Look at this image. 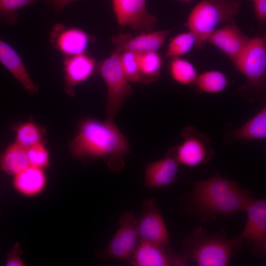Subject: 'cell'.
I'll return each instance as SVG.
<instances>
[{
    "instance_id": "obj_13",
    "label": "cell",
    "mask_w": 266,
    "mask_h": 266,
    "mask_svg": "<svg viewBox=\"0 0 266 266\" xmlns=\"http://www.w3.org/2000/svg\"><path fill=\"white\" fill-rule=\"evenodd\" d=\"M180 165L174 147L170 148L163 158L146 165L144 187L156 188L171 185L176 180Z\"/></svg>"
},
{
    "instance_id": "obj_33",
    "label": "cell",
    "mask_w": 266,
    "mask_h": 266,
    "mask_svg": "<svg viewBox=\"0 0 266 266\" xmlns=\"http://www.w3.org/2000/svg\"><path fill=\"white\" fill-rule=\"evenodd\" d=\"M180 0L185 2L190 3L191 2L192 0Z\"/></svg>"
},
{
    "instance_id": "obj_4",
    "label": "cell",
    "mask_w": 266,
    "mask_h": 266,
    "mask_svg": "<svg viewBox=\"0 0 266 266\" xmlns=\"http://www.w3.org/2000/svg\"><path fill=\"white\" fill-rule=\"evenodd\" d=\"M240 7L238 0H200L190 11L185 23L196 37V46L202 49L219 24L234 20Z\"/></svg>"
},
{
    "instance_id": "obj_29",
    "label": "cell",
    "mask_w": 266,
    "mask_h": 266,
    "mask_svg": "<svg viewBox=\"0 0 266 266\" xmlns=\"http://www.w3.org/2000/svg\"><path fill=\"white\" fill-rule=\"evenodd\" d=\"M30 166L42 168L48 165L49 155L40 142L27 149Z\"/></svg>"
},
{
    "instance_id": "obj_6",
    "label": "cell",
    "mask_w": 266,
    "mask_h": 266,
    "mask_svg": "<svg viewBox=\"0 0 266 266\" xmlns=\"http://www.w3.org/2000/svg\"><path fill=\"white\" fill-rule=\"evenodd\" d=\"M233 64L250 84L255 87L264 84L266 75V36L257 35L250 37Z\"/></svg>"
},
{
    "instance_id": "obj_14",
    "label": "cell",
    "mask_w": 266,
    "mask_h": 266,
    "mask_svg": "<svg viewBox=\"0 0 266 266\" xmlns=\"http://www.w3.org/2000/svg\"><path fill=\"white\" fill-rule=\"evenodd\" d=\"M169 30L141 33L136 35L122 33L112 38L115 49L121 52L130 51L139 54L158 51L170 34Z\"/></svg>"
},
{
    "instance_id": "obj_30",
    "label": "cell",
    "mask_w": 266,
    "mask_h": 266,
    "mask_svg": "<svg viewBox=\"0 0 266 266\" xmlns=\"http://www.w3.org/2000/svg\"><path fill=\"white\" fill-rule=\"evenodd\" d=\"M21 250L19 244H15L12 249L7 254L6 266H25L20 256Z\"/></svg>"
},
{
    "instance_id": "obj_20",
    "label": "cell",
    "mask_w": 266,
    "mask_h": 266,
    "mask_svg": "<svg viewBox=\"0 0 266 266\" xmlns=\"http://www.w3.org/2000/svg\"><path fill=\"white\" fill-rule=\"evenodd\" d=\"M46 183L42 168L29 166L14 175L13 185L20 193L27 196L36 195L42 190Z\"/></svg>"
},
{
    "instance_id": "obj_28",
    "label": "cell",
    "mask_w": 266,
    "mask_h": 266,
    "mask_svg": "<svg viewBox=\"0 0 266 266\" xmlns=\"http://www.w3.org/2000/svg\"><path fill=\"white\" fill-rule=\"evenodd\" d=\"M40 133L35 125L28 122L17 129L15 142L27 149L40 142Z\"/></svg>"
},
{
    "instance_id": "obj_27",
    "label": "cell",
    "mask_w": 266,
    "mask_h": 266,
    "mask_svg": "<svg viewBox=\"0 0 266 266\" xmlns=\"http://www.w3.org/2000/svg\"><path fill=\"white\" fill-rule=\"evenodd\" d=\"M139 53L126 51L121 52L120 63L123 70L130 82H141Z\"/></svg>"
},
{
    "instance_id": "obj_24",
    "label": "cell",
    "mask_w": 266,
    "mask_h": 266,
    "mask_svg": "<svg viewBox=\"0 0 266 266\" xmlns=\"http://www.w3.org/2000/svg\"><path fill=\"white\" fill-rule=\"evenodd\" d=\"M194 85L201 92L216 94L222 92L227 87L228 80L222 72L210 70L198 74Z\"/></svg>"
},
{
    "instance_id": "obj_7",
    "label": "cell",
    "mask_w": 266,
    "mask_h": 266,
    "mask_svg": "<svg viewBox=\"0 0 266 266\" xmlns=\"http://www.w3.org/2000/svg\"><path fill=\"white\" fill-rule=\"evenodd\" d=\"M119 228L106 249L99 252L105 259L114 258L128 264L131 262L140 242L136 219L130 211L125 212L119 220Z\"/></svg>"
},
{
    "instance_id": "obj_15",
    "label": "cell",
    "mask_w": 266,
    "mask_h": 266,
    "mask_svg": "<svg viewBox=\"0 0 266 266\" xmlns=\"http://www.w3.org/2000/svg\"><path fill=\"white\" fill-rule=\"evenodd\" d=\"M50 39L53 46L65 56L86 53L90 41L89 35L84 30L67 28L61 24L54 26Z\"/></svg>"
},
{
    "instance_id": "obj_2",
    "label": "cell",
    "mask_w": 266,
    "mask_h": 266,
    "mask_svg": "<svg viewBox=\"0 0 266 266\" xmlns=\"http://www.w3.org/2000/svg\"><path fill=\"white\" fill-rule=\"evenodd\" d=\"M70 151L80 159H101L108 168L117 172L125 165V156L131 152L129 141L115 123L106 118L103 122L87 119L83 122L71 142Z\"/></svg>"
},
{
    "instance_id": "obj_21",
    "label": "cell",
    "mask_w": 266,
    "mask_h": 266,
    "mask_svg": "<svg viewBox=\"0 0 266 266\" xmlns=\"http://www.w3.org/2000/svg\"><path fill=\"white\" fill-rule=\"evenodd\" d=\"M29 166L27 149L16 142L0 155V168L9 174L14 175Z\"/></svg>"
},
{
    "instance_id": "obj_10",
    "label": "cell",
    "mask_w": 266,
    "mask_h": 266,
    "mask_svg": "<svg viewBox=\"0 0 266 266\" xmlns=\"http://www.w3.org/2000/svg\"><path fill=\"white\" fill-rule=\"evenodd\" d=\"M118 24L140 33L152 31L158 20L146 8V0H111Z\"/></svg>"
},
{
    "instance_id": "obj_16",
    "label": "cell",
    "mask_w": 266,
    "mask_h": 266,
    "mask_svg": "<svg viewBox=\"0 0 266 266\" xmlns=\"http://www.w3.org/2000/svg\"><path fill=\"white\" fill-rule=\"evenodd\" d=\"M249 38L236 25L230 22L215 29L208 37L206 43L221 51L233 63L246 45Z\"/></svg>"
},
{
    "instance_id": "obj_8",
    "label": "cell",
    "mask_w": 266,
    "mask_h": 266,
    "mask_svg": "<svg viewBox=\"0 0 266 266\" xmlns=\"http://www.w3.org/2000/svg\"><path fill=\"white\" fill-rule=\"evenodd\" d=\"M182 142L174 147L176 157L180 164L196 167L207 164L215 152L209 138L192 126L186 127L181 132Z\"/></svg>"
},
{
    "instance_id": "obj_1",
    "label": "cell",
    "mask_w": 266,
    "mask_h": 266,
    "mask_svg": "<svg viewBox=\"0 0 266 266\" xmlns=\"http://www.w3.org/2000/svg\"><path fill=\"white\" fill-rule=\"evenodd\" d=\"M255 199L250 190L215 174L195 182L192 191L183 197L181 208L185 214L204 223L220 216L231 218L238 211H245Z\"/></svg>"
},
{
    "instance_id": "obj_19",
    "label": "cell",
    "mask_w": 266,
    "mask_h": 266,
    "mask_svg": "<svg viewBox=\"0 0 266 266\" xmlns=\"http://www.w3.org/2000/svg\"><path fill=\"white\" fill-rule=\"evenodd\" d=\"M230 140L250 141L266 138V106L252 118L230 133Z\"/></svg>"
},
{
    "instance_id": "obj_23",
    "label": "cell",
    "mask_w": 266,
    "mask_h": 266,
    "mask_svg": "<svg viewBox=\"0 0 266 266\" xmlns=\"http://www.w3.org/2000/svg\"><path fill=\"white\" fill-rule=\"evenodd\" d=\"M168 70L171 78L181 85H194L199 74L194 65L181 57L170 59Z\"/></svg>"
},
{
    "instance_id": "obj_32",
    "label": "cell",
    "mask_w": 266,
    "mask_h": 266,
    "mask_svg": "<svg viewBox=\"0 0 266 266\" xmlns=\"http://www.w3.org/2000/svg\"><path fill=\"white\" fill-rule=\"evenodd\" d=\"M76 0H46L45 3L55 10H62L65 6Z\"/></svg>"
},
{
    "instance_id": "obj_25",
    "label": "cell",
    "mask_w": 266,
    "mask_h": 266,
    "mask_svg": "<svg viewBox=\"0 0 266 266\" xmlns=\"http://www.w3.org/2000/svg\"><path fill=\"white\" fill-rule=\"evenodd\" d=\"M196 45V37L191 32L180 33L170 40L166 56L170 59L181 57L190 52Z\"/></svg>"
},
{
    "instance_id": "obj_11",
    "label": "cell",
    "mask_w": 266,
    "mask_h": 266,
    "mask_svg": "<svg viewBox=\"0 0 266 266\" xmlns=\"http://www.w3.org/2000/svg\"><path fill=\"white\" fill-rule=\"evenodd\" d=\"M136 219L140 241L169 245V234L155 199L143 202L141 213Z\"/></svg>"
},
{
    "instance_id": "obj_22",
    "label": "cell",
    "mask_w": 266,
    "mask_h": 266,
    "mask_svg": "<svg viewBox=\"0 0 266 266\" xmlns=\"http://www.w3.org/2000/svg\"><path fill=\"white\" fill-rule=\"evenodd\" d=\"M141 82L149 83L158 80L163 65V59L158 51L139 54Z\"/></svg>"
},
{
    "instance_id": "obj_31",
    "label": "cell",
    "mask_w": 266,
    "mask_h": 266,
    "mask_svg": "<svg viewBox=\"0 0 266 266\" xmlns=\"http://www.w3.org/2000/svg\"><path fill=\"white\" fill-rule=\"evenodd\" d=\"M255 14L258 22L263 24L266 21V0H253Z\"/></svg>"
},
{
    "instance_id": "obj_26",
    "label": "cell",
    "mask_w": 266,
    "mask_h": 266,
    "mask_svg": "<svg viewBox=\"0 0 266 266\" xmlns=\"http://www.w3.org/2000/svg\"><path fill=\"white\" fill-rule=\"evenodd\" d=\"M46 0H0V22L3 21L10 25H15L20 9L33 3Z\"/></svg>"
},
{
    "instance_id": "obj_3",
    "label": "cell",
    "mask_w": 266,
    "mask_h": 266,
    "mask_svg": "<svg viewBox=\"0 0 266 266\" xmlns=\"http://www.w3.org/2000/svg\"><path fill=\"white\" fill-rule=\"evenodd\" d=\"M180 252L189 261L199 266H227L244 246L238 236L228 237L222 228L212 234L199 226L186 235L181 241Z\"/></svg>"
},
{
    "instance_id": "obj_17",
    "label": "cell",
    "mask_w": 266,
    "mask_h": 266,
    "mask_svg": "<svg viewBox=\"0 0 266 266\" xmlns=\"http://www.w3.org/2000/svg\"><path fill=\"white\" fill-rule=\"evenodd\" d=\"M63 65L65 90L70 96L74 95V87L90 78L97 66L95 60L86 53L66 56Z\"/></svg>"
},
{
    "instance_id": "obj_18",
    "label": "cell",
    "mask_w": 266,
    "mask_h": 266,
    "mask_svg": "<svg viewBox=\"0 0 266 266\" xmlns=\"http://www.w3.org/2000/svg\"><path fill=\"white\" fill-rule=\"evenodd\" d=\"M0 63L31 93H36L38 88L33 82L18 53L0 38Z\"/></svg>"
},
{
    "instance_id": "obj_12",
    "label": "cell",
    "mask_w": 266,
    "mask_h": 266,
    "mask_svg": "<svg viewBox=\"0 0 266 266\" xmlns=\"http://www.w3.org/2000/svg\"><path fill=\"white\" fill-rule=\"evenodd\" d=\"M129 264L135 266H186L187 259L169 245L140 241Z\"/></svg>"
},
{
    "instance_id": "obj_9",
    "label": "cell",
    "mask_w": 266,
    "mask_h": 266,
    "mask_svg": "<svg viewBox=\"0 0 266 266\" xmlns=\"http://www.w3.org/2000/svg\"><path fill=\"white\" fill-rule=\"evenodd\" d=\"M245 211L247 220L238 236L246 243L255 256L264 257L266 254V200L255 199Z\"/></svg>"
},
{
    "instance_id": "obj_5",
    "label": "cell",
    "mask_w": 266,
    "mask_h": 266,
    "mask_svg": "<svg viewBox=\"0 0 266 266\" xmlns=\"http://www.w3.org/2000/svg\"><path fill=\"white\" fill-rule=\"evenodd\" d=\"M121 51L115 49L111 54L97 65V68L107 88L105 105L107 118L114 119L133 89L121 66Z\"/></svg>"
}]
</instances>
